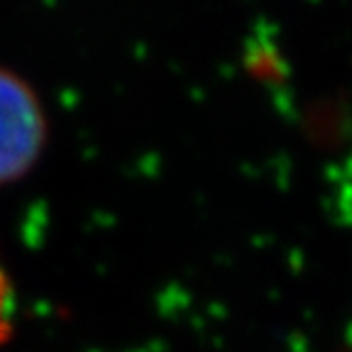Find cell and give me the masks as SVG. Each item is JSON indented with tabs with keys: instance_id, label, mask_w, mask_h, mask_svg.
Segmentation results:
<instances>
[{
	"instance_id": "cell-1",
	"label": "cell",
	"mask_w": 352,
	"mask_h": 352,
	"mask_svg": "<svg viewBox=\"0 0 352 352\" xmlns=\"http://www.w3.org/2000/svg\"><path fill=\"white\" fill-rule=\"evenodd\" d=\"M47 135V113L34 88L0 66V186L20 182L34 169Z\"/></svg>"
},
{
	"instance_id": "cell-2",
	"label": "cell",
	"mask_w": 352,
	"mask_h": 352,
	"mask_svg": "<svg viewBox=\"0 0 352 352\" xmlns=\"http://www.w3.org/2000/svg\"><path fill=\"white\" fill-rule=\"evenodd\" d=\"M10 281L0 267V345L10 338Z\"/></svg>"
}]
</instances>
